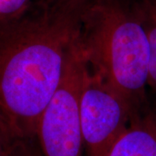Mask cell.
<instances>
[{"label":"cell","mask_w":156,"mask_h":156,"mask_svg":"<svg viewBox=\"0 0 156 156\" xmlns=\"http://www.w3.org/2000/svg\"><path fill=\"white\" fill-rule=\"evenodd\" d=\"M89 0H38L37 3L42 5H56V4H80L85 5Z\"/></svg>","instance_id":"obj_9"},{"label":"cell","mask_w":156,"mask_h":156,"mask_svg":"<svg viewBox=\"0 0 156 156\" xmlns=\"http://www.w3.org/2000/svg\"><path fill=\"white\" fill-rule=\"evenodd\" d=\"M31 3L32 0H0V24L22 16Z\"/></svg>","instance_id":"obj_8"},{"label":"cell","mask_w":156,"mask_h":156,"mask_svg":"<svg viewBox=\"0 0 156 156\" xmlns=\"http://www.w3.org/2000/svg\"><path fill=\"white\" fill-rule=\"evenodd\" d=\"M85 5L37 3L33 11L0 24L3 143L37 138L39 119L78 44Z\"/></svg>","instance_id":"obj_1"},{"label":"cell","mask_w":156,"mask_h":156,"mask_svg":"<svg viewBox=\"0 0 156 156\" xmlns=\"http://www.w3.org/2000/svg\"><path fill=\"white\" fill-rule=\"evenodd\" d=\"M139 110L86 64L80 94V119L88 156L106 155Z\"/></svg>","instance_id":"obj_4"},{"label":"cell","mask_w":156,"mask_h":156,"mask_svg":"<svg viewBox=\"0 0 156 156\" xmlns=\"http://www.w3.org/2000/svg\"><path fill=\"white\" fill-rule=\"evenodd\" d=\"M79 47L87 66L137 109L147 105L150 50L135 0H89Z\"/></svg>","instance_id":"obj_2"},{"label":"cell","mask_w":156,"mask_h":156,"mask_svg":"<svg viewBox=\"0 0 156 156\" xmlns=\"http://www.w3.org/2000/svg\"><path fill=\"white\" fill-rule=\"evenodd\" d=\"M105 156H156V108L136 112Z\"/></svg>","instance_id":"obj_5"},{"label":"cell","mask_w":156,"mask_h":156,"mask_svg":"<svg viewBox=\"0 0 156 156\" xmlns=\"http://www.w3.org/2000/svg\"><path fill=\"white\" fill-rule=\"evenodd\" d=\"M5 156H44L37 138L3 143Z\"/></svg>","instance_id":"obj_7"},{"label":"cell","mask_w":156,"mask_h":156,"mask_svg":"<svg viewBox=\"0 0 156 156\" xmlns=\"http://www.w3.org/2000/svg\"><path fill=\"white\" fill-rule=\"evenodd\" d=\"M85 66L78 41L61 83L39 119L36 137L44 156H83L80 94Z\"/></svg>","instance_id":"obj_3"},{"label":"cell","mask_w":156,"mask_h":156,"mask_svg":"<svg viewBox=\"0 0 156 156\" xmlns=\"http://www.w3.org/2000/svg\"><path fill=\"white\" fill-rule=\"evenodd\" d=\"M147 35L150 59L148 84L156 89V0H135Z\"/></svg>","instance_id":"obj_6"},{"label":"cell","mask_w":156,"mask_h":156,"mask_svg":"<svg viewBox=\"0 0 156 156\" xmlns=\"http://www.w3.org/2000/svg\"><path fill=\"white\" fill-rule=\"evenodd\" d=\"M0 156H5V147L2 142V140L0 139Z\"/></svg>","instance_id":"obj_10"}]
</instances>
